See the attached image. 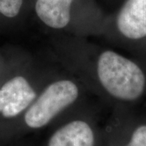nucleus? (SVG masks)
Returning <instances> with one entry per match:
<instances>
[{
	"mask_svg": "<svg viewBox=\"0 0 146 146\" xmlns=\"http://www.w3.org/2000/svg\"><path fill=\"white\" fill-rule=\"evenodd\" d=\"M102 146H146V115H136L128 106L117 111Z\"/></svg>",
	"mask_w": 146,
	"mask_h": 146,
	"instance_id": "nucleus-3",
	"label": "nucleus"
},
{
	"mask_svg": "<svg viewBox=\"0 0 146 146\" xmlns=\"http://www.w3.org/2000/svg\"><path fill=\"white\" fill-rule=\"evenodd\" d=\"M36 94L25 76L17 75L0 85V118L15 119L23 115Z\"/></svg>",
	"mask_w": 146,
	"mask_h": 146,
	"instance_id": "nucleus-4",
	"label": "nucleus"
},
{
	"mask_svg": "<svg viewBox=\"0 0 146 146\" xmlns=\"http://www.w3.org/2000/svg\"><path fill=\"white\" fill-rule=\"evenodd\" d=\"M102 138L89 119L75 118L58 126L45 146H102Z\"/></svg>",
	"mask_w": 146,
	"mask_h": 146,
	"instance_id": "nucleus-5",
	"label": "nucleus"
},
{
	"mask_svg": "<svg viewBox=\"0 0 146 146\" xmlns=\"http://www.w3.org/2000/svg\"><path fill=\"white\" fill-rule=\"evenodd\" d=\"M97 72L103 89L122 104L135 103L146 94V71L133 59L113 50L98 57Z\"/></svg>",
	"mask_w": 146,
	"mask_h": 146,
	"instance_id": "nucleus-1",
	"label": "nucleus"
},
{
	"mask_svg": "<svg viewBox=\"0 0 146 146\" xmlns=\"http://www.w3.org/2000/svg\"><path fill=\"white\" fill-rule=\"evenodd\" d=\"M79 97L77 85L69 80L49 84L22 115V126L38 130L48 126L73 105Z\"/></svg>",
	"mask_w": 146,
	"mask_h": 146,
	"instance_id": "nucleus-2",
	"label": "nucleus"
},
{
	"mask_svg": "<svg viewBox=\"0 0 146 146\" xmlns=\"http://www.w3.org/2000/svg\"><path fill=\"white\" fill-rule=\"evenodd\" d=\"M73 0H37L35 11L39 19L48 27L60 29L71 20Z\"/></svg>",
	"mask_w": 146,
	"mask_h": 146,
	"instance_id": "nucleus-7",
	"label": "nucleus"
},
{
	"mask_svg": "<svg viewBox=\"0 0 146 146\" xmlns=\"http://www.w3.org/2000/svg\"><path fill=\"white\" fill-rule=\"evenodd\" d=\"M24 0H0V14L6 18L12 19L21 12Z\"/></svg>",
	"mask_w": 146,
	"mask_h": 146,
	"instance_id": "nucleus-8",
	"label": "nucleus"
},
{
	"mask_svg": "<svg viewBox=\"0 0 146 146\" xmlns=\"http://www.w3.org/2000/svg\"><path fill=\"white\" fill-rule=\"evenodd\" d=\"M115 27L126 42H146V0H126L116 16Z\"/></svg>",
	"mask_w": 146,
	"mask_h": 146,
	"instance_id": "nucleus-6",
	"label": "nucleus"
}]
</instances>
